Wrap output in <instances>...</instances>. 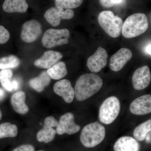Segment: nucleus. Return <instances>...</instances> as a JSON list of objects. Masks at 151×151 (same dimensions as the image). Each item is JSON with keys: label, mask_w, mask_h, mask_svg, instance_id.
<instances>
[{"label": "nucleus", "mask_w": 151, "mask_h": 151, "mask_svg": "<svg viewBox=\"0 0 151 151\" xmlns=\"http://www.w3.org/2000/svg\"><path fill=\"white\" fill-rule=\"evenodd\" d=\"M132 52L127 48H122L111 56L110 67L113 71L117 72L122 70L132 57Z\"/></svg>", "instance_id": "13"}, {"label": "nucleus", "mask_w": 151, "mask_h": 151, "mask_svg": "<svg viewBox=\"0 0 151 151\" xmlns=\"http://www.w3.org/2000/svg\"><path fill=\"white\" fill-rule=\"evenodd\" d=\"M10 37L9 32L2 26L0 25V44H4L8 41Z\"/></svg>", "instance_id": "27"}, {"label": "nucleus", "mask_w": 151, "mask_h": 151, "mask_svg": "<svg viewBox=\"0 0 151 151\" xmlns=\"http://www.w3.org/2000/svg\"><path fill=\"white\" fill-rule=\"evenodd\" d=\"M12 151H35V149L32 144H25L17 146Z\"/></svg>", "instance_id": "29"}, {"label": "nucleus", "mask_w": 151, "mask_h": 151, "mask_svg": "<svg viewBox=\"0 0 151 151\" xmlns=\"http://www.w3.org/2000/svg\"><path fill=\"white\" fill-rule=\"evenodd\" d=\"M114 150L115 151H139L140 145L134 138L125 136L116 141Z\"/></svg>", "instance_id": "17"}, {"label": "nucleus", "mask_w": 151, "mask_h": 151, "mask_svg": "<svg viewBox=\"0 0 151 151\" xmlns=\"http://www.w3.org/2000/svg\"><path fill=\"white\" fill-rule=\"evenodd\" d=\"M20 63V60L15 55L5 57L0 59V69L4 70L16 68L19 66Z\"/></svg>", "instance_id": "24"}, {"label": "nucleus", "mask_w": 151, "mask_h": 151, "mask_svg": "<svg viewBox=\"0 0 151 151\" xmlns=\"http://www.w3.org/2000/svg\"><path fill=\"white\" fill-rule=\"evenodd\" d=\"M51 78L47 71H44L40 75L29 80V85L31 88L38 92H41L50 83Z\"/></svg>", "instance_id": "20"}, {"label": "nucleus", "mask_w": 151, "mask_h": 151, "mask_svg": "<svg viewBox=\"0 0 151 151\" xmlns=\"http://www.w3.org/2000/svg\"><path fill=\"white\" fill-rule=\"evenodd\" d=\"M151 131V120L150 119L136 127L133 134L137 141H142L145 140L147 134Z\"/></svg>", "instance_id": "23"}, {"label": "nucleus", "mask_w": 151, "mask_h": 151, "mask_svg": "<svg viewBox=\"0 0 151 151\" xmlns=\"http://www.w3.org/2000/svg\"><path fill=\"white\" fill-rule=\"evenodd\" d=\"M151 42H149L148 44L145 46L144 48V51L145 52L146 54L148 55H149L151 56Z\"/></svg>", "instance_id": "31"}, {"label": "nucleus", "mask_w": 151, "mask_h": 151, "mask_svg": "<svg viewBox=\"0 0 151 151\" xmlns=\"http://www.w3.org/2000/svg\"><path fill=\"white\" fill-rule=\"evenodd\" d=\"M103 81L95 73H86L81 76L76 82L74 95L76 100L82 101L97 93L102 88Z\"/></svg>", "instance_id": "1"}, {"label": "nucleus", "mask_w": 151, "mask_h": 151, "mask_svg": "<svg viewBox=\"0 0 151 151\" xmlns=\"http://www.w3.org/2000/svg\"><path fill=\"white\" fill-rule=\"evenodd\" d=\"M2 117V114L1 111V109H0V121L1 120Z\"/></svg>", "instance_id": "34"}, {"label": "nucleus", "mask_w": 151, "mask_h": 151, "mask_svg": "<svg viewBox=\"0 0 151 151\" xmlns=\"http://www.w3.org/2000/svg\"><path fill=\"white\" fill-rule=\"evenodd\" d=\"M37 151H46L45 150H37Z\"/></svg>", "instance_id": "35"}, {"label": "nucleus", "mask_w": 151, "mask_h": 151, "mask_svg": "<svg viewBox=\"0 0 151 151\" xmlns=\"http://www.w3.org/2000/svg\"><path fill=\"white\" fill-rule=\"evenodd\" d=\"M145 140L146 142L148 144H150L151 142V132H149L147 134Z\"/></svg>", "instance_id": "32"}, {"label": "nucleus", "mask_w": 151, "mask_h": 151, "mask_svg": "<svg viewBox=\"0 0 151 151\" xmlns=\"http://www.w3.org/2000/svg\"><path fill=\"white\" fill-rule=\"evenodd\" d=\"M12 85L13 90H17L19 89V81L14 79L12 80Z\"/></svg>", "instance_id": "30"}, {"label": "nucleus", "mask_w": 151, "mask_h": 151, "mask_svg": "<svg viewBox=\"0 0 151 151\" xmlns=\"http://www.w3.org/2000/svg\"><path fill=\"white\" fill-rule=\"evenodd\" d=\"M74 12L72 9L64 11L59 7H52L46 11L44 14L45 18L52 26L59 25L62 19H70L74 17Z\"/></svg>", "instance_id": "8"}, {"label": "nucleus", "mask_w": 151, "mask_h": 151, "mask_svg": "<svg viewBox=\"0 0 151 151\" xmlns=\"http://www.w3.org/2000/svg\"><path fill=\"white\" fill-rule=\"evenodd\" d=\"M5 97V93L3 89L0 88V101L3 100Z\"/></svg>", "instance_id": "33"}, {"label": "nucleus", "mask_w": 151, "mask_h": 151, "mask_svg": "<svg viewBox=\"0 0 151 151\" xmlns=\"http://www.w3.org/2000/svg\"><path fill=\"white\" fill-rule=\"evenodd\" d=\"M53 90L55 94L63 98L65 103L73 102L75 97L74 90L69 80L65 79L57 81L54 84Z\"/></svg>", "instance_id": "15"}, {"label": "nucleus", "mask_w": 151, "mask_h": 151, "mask_svg": "<svg viewBox=\"0 0 151 151\" xmlns=\"http://www.w3.org/2000/svg\"><path fill=\"white\" fill-rule=\"evenodd\" d=\"M28 8L26 0H5L3 5V10L7 13H24Z\"/></svg>", "instance_id": "19"}, {"label": "nucleus", "mask_w": 151, "mask_h": 151, "mask_svg": "<svg viewBox=\"0 0 151 151\" xmlns=\"http://www.w3.org/2000/svg\"><path fill=\"white\" fill-rule=\"evenodd\" d=\"M42 32V27L40 23L36 20H31L23 24L21 37L24 42L32 43L37 40Z\"/></svg>", "instance_id": "7"}, {"label": "nucleus", "mask_w": 151, "mask_h": 151, "mask_svg": "<svg viewBox=\"0 0 151 151\" xmlns=\"http://www.w3.org/2000/svg\"><path fill=\"white\" fill-rule=\"evenodd\" d=\"M131 113L134 115H144L151 112V95L146 94L138 97L131 103Z\"/></svg>", "instance_id": "14"}, {"label": "nucleus", "mask_w": 151, "mask_h": 151, "mask_svg": "<svg viewBox=\"0 0 151 151\" xmlns=\"http://www.w3.org/2000/svg\"><path fill=\"white\" fill-rule=\"evenodd\" d=\"M151 79L150 71L148 66L144 65L135 70L132 76L133 87L137 90L145 89L150 84Z\"/></svg>", "instance_id": "12"}, {"label": "nucleus", "mask_w": 151, "mask_h": 151, "mask_svg": "<svg viewBox=\"0 0 151 151\" xmlns=\"http://www.w3.org/2000/svg\"><path fill=\"white\" fill-rule=\"evenodd\" d=\"M108 55L106 50L99 47L94 54L87 60V66L90 71L94 73L100 72L107 65Z\"/></svg>", "instance_id": "11"}, {"label": "nucleus", "mask_w": 151, "mask_h": 151, "mask_svg": "<svg viewBox=\"0 0 151 151\" xmlns=\"http://www.w3.org/2000/svg\"><path fill=\"white\" fill-rule=\"evenodd\" d=\"M100 4L105 8H110L116 5L120 4L124 0H99Z\"/></svg>", "instance_id": "28"}, {"label": "nucleus", "mask_w": 151, "mask_h": 151, "mask_svg": "<svg viewBox=\"0 0 151 151\" xmlns=\"http://www.w3.org/2000/svg\"><path fill=\"white\" fill-rule=\"evenodd\" d=\"M58 122L52 116H49L45 119L43 128L40 130L36 136L37 142L45 144L51 142L55 138L56 130L52 127H57Z\"/></svg>", "instance_id": "9"}, {"label": "nucleus", "mask_w": 151, "mask_h": 151, "mask_svg": "<svg viewBox=\"0 0 151 151\" xmlns=\"http://www.w3.org/2000/svg\"><path fill=\"white\" fill-rule=\"evenodd\" d=\"M18 130L15 124L8 122L0 124V139L8 138H15L17 136Z\"/></svg>", "instance_id": "22"}, {"label": "nucleus", "mask_w": 151, "mask_h": 151, "mask_svg": "<svg viewBox=\"0 0 151 151\" xmlns=\"http://www.w3.org/2000/svg\"><path fill=\"white\" fill-rule=\"evenodd\" d=\"M12 76L13 72L10 69H4L0 71V82L4 88L9 92L13 90Z\"/></svg>", "instance_id": "25"}, {"label": "nucleus", "mask_w": 151, "mask_h": 151, "mask_svg": "<svg viewBox=\"0 0 151 151\" xmlns=\"http://www.w3.org/2000/svg\"><path fill=\"white\" fill-rule=\"evenodd\" d=\"M80 129V126L75 124L73 114L68 113L60 117L57 126L56 132L59 135L64 134L72 135L79 132Z\"/></svg>", "instance_id": "10"}, {"label": "nucleus", "mask_w": 151, "mask_h": 151, "mask_svg": "<svg viewBox=\"0 0 151 151\" xmlns=\"http://www.w3.org/2000/svg\"><path fill=\"white\" fill-rule=\"evenodd\" d=\"M26 97V95L23 91L16 92L11 97V104L17 113L24 115L29 112V107L25 103Z\"/></svg>", "instance_id": "18"}, {"label": "nucleus", "mask_w": 151, "mask_h": 151, "mask_svg": "<svg viewBox=\"0 0 151 151\" xmlns=\"http://www.w3.org/2000/svg\"><path fill=\"white\" fill-rule=\"evenodd\" d=\"M70 32L66 29H50L44 33L42 40V46L46 48H50L67 44Z\"/></svg>", "instance_id": "6"}, {"label": "nucleus", "mask_w": 151, "mask_h": 151, "mask_svg": "<svg viewBox=\"0 0 151 151\" xmlns=\"http://www.w3.org/2000/svg\"><path fill=\"white\" fill-rule=\"evenodd\" d=\"M84 0H55L56 6L59 7L63 9L76 8L82 4Z\"/></svg>", "instance_id": "26"}, {"label": "nucleus", "mask_w": 151, "mask_h": 151, "mask_svg": "<svg viewBox=\"0 0 151 151\" xmlns=\"http://www.w3.org/2000/svg\"><path fill=\"white\" fill-rule=\"evenodd\" d=\"M120 109L119 99L115 96L108 97L100 106L99 112L100 122L106 125L112 124L119 116Z\"/></svg>", "instance_id": "5"}, {"label": "nucleus", "mask_w": 151, "mask_h": 151, "mask_svg": "<svg viewBox=\"0 0 151 151\" xmlns=\"http://www.w3.org/2000/svg\"><path fill=\"white\" fill-rule=\"evenodd\" d=\"M98 22L105 32L113 38L118 37L121 34L123 27V20L111 11L101 12L98 17Z\"/></svg>", "instance_id": "4"}, {"label": "nucleus", "mask_w": 151, "mask_h": 151, "mask_svg": "<svg viewBox=\"0 0 151 151\" xmlns=\"http://www.w3.org/2000/svg\"><path fill=\"white\" fill-rule=\"evenodd\" d=\"M47 72L51 78L59 80L67 75L68 70L65 63L60 61L48 68Z\"/></svg>", "instance_id": "21"}, {"label": "nucleus", "mask_w": 151, "mask_h": 151, "mask_svg": "<svg viewBox=\"0 0 151 151\" xmlns=\"http://www.w3.org/2000/svg\"><path fill=\"white\" fill-rule=\"evenodd\" d=\"M148 27V20L145 14H133L123 23L122 35L127 38L137 37L147 31Z\"/></svg>", "instance_id": "2"}, {"label": "nucleus", "mask_w": 151, "mask_h": 151, "mask_svg": "<svg viewBox=\"0 0 151 151\" xmlns=\"http://www.w3.org/2000/svg\"><path fill=\"white\" fill-rule=\"evenodd\" d=\"M105 134L104 126L98 122H94L83 128L80 135V142L86 147H94L103 142Z\"/></svg>", "instance_id": "3"}, {"label": "nucleus", "mask_w": 151, "mask_h": 151, "mask_svg": "<svg viewBox=\"0 0 151 151\" xmlns=\"http://www.w3.org/2000/svg\"><path fill=\"white\" fill-rule=\"evenodd\" d=\"M63 57L60 52L49 50L45 52L40 58L35 60L34 65L38 68L48 69L58 62Z\"/></svg>", "instance_id": "16"}]
</instances>
